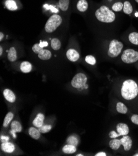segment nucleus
<instances>
[{"mask_svg": "<svg viewBox=\"0 0 138 156\" xmlns=\"http://www.w3.org/2000/svg\"><path fill=\"white\" fill-rule=\"evenodd\" d=\"M3 95L5 99L10 103H12L16 101V96H15L14 93L9 89H5L3 91Z\"/></svg>", "mask_w": 138, "mask_h": 156, "instance_id": "9d476101", "label": "nucleus"}, {"mask_svg": "<svg viewBox=\"0 0 138 156\" xmlns=\"http://www.w3.org/2000/svg\"><path fill=\"white\" fill-rule=\"evenodd\" d=\"M5 5L6 8L10 11H16L18 9L17 3L14 0H6Z\"/></svg>", "mask_w": 138, "mask_h": 156, "instance_id": "a211bd4d", "label": "nucleus"}, {"mask_svg": "<svg viewBox=\"0 0 138 156\" xmlns=\"http://www.w3.org/2000/svg\"><path fill=\"white\" fill-rule=\"evenodd\" d=\"M131 121L134 124L138 125V115H133L131 116Z\"/></svg>", "mask_w": 138, "mask_h": 156, "instance_id": "473e14b6", "label": "nucleus"}, {"mask_svg": "<svg viewBox=\"0 0 138 156\" xmlns=\"http://www.w3.org/2000/svg\"><path fill=\"white\" fill-rule=\"evenodd\" d=\"M63 19L58 14H53L49 18L45 26V30L48 33H52L61 24Z\"/></svg>", "mask_w": 138, "mask_h": 156, "instance_id": "7ed1b4c3", "label": "nucleus"}, {"mask_svg": "<svg viewBox=\"0 0 138 156\" xmlns=\"http://www.w3.org/2000/svg\"><path fill=\"white\" fill-rule=\"evenodd\" d=\"M9 137L8 136H1V141L2 143H5V142H8L9 141Z\"/></svg>", "mask_w": 138, "mask_h": 156, "instance_id": "f704fd0d", "label": "nucleus"}, {"mask_svg": "<svg viewBox=\"0 0 138 156\" xmlns=\"http://www.w3.org/2000/svg\"><path fill=\"white\" fill-rule=\"evenodd\" d=\"M95 16L99 21L104 23H113L116 18L114 11L105 5L101 6L96 11Z\"/></svg>", "mask_w": 138, "mask_h": 156, "instance_id": "f03ea898", "label": "nucleus"}, {"mask_svg": "<svg viewBox=\"0 0 138 156\" xmlns=\"http://www.w3.org/2000/svg\"><path fill=\"white\" fill-rule=\"evenodd\" d=\"M13 118H14V114L12 112H9L7 113L3 122V126L5 128H7L9 126V124H10L11 121L12 120Z\"/></svg>", "mask_w": 138, "mask_h": 156, "instance_id": "bb28decb", "label": "nucleus"}, {"mask_svg": "<svg viewBox=\"0 0 138 156\" xmlns=\"http://www.w3.org/2000/svg\"><path fill=\"white\" fill-rule=\"evenodd\" d=\"M123 48V44L121 42L116 39H113L110 42L107 54L111 58L116 57L121 54Z\"/></svg>", "mask_w": 138, "mask_h": 156, "instance_id": "20e7f679", "label": "nucleus"}, {"mask_svg": "<svg viewBox=\"0 0 138 156\" xmlns=\"http://www.w3.org/2000/svg\"><path fill=\"white\" fill-rule=\"evenodd\" d=\"M87 81L86 75L82 73L76 74L71 80V85L75 88H80L84 86Z\"/></svg>", "mask_w": 138, "mask_h": 156, "instance_id": "423d86ee", "label": "nucleus"}, {"mask_svg": "<svg viewBox=\"0 0 138 156\" xmlns=\"http://www.w3.org/2000/svg\"><path fill=\"white\" fill-rule=\"evenodd\" d=\"M121 60L126 64H133L138 60V52L131 49H126L123 52Z\"/></svg>", "mask_w": 138, "mask_h": 156, "instance_id": "39448f33", "label": "nucleus"}, {"mask_svg": "<svg viewBox=\"0 0 138 156\" xmlns=\"http://www.w3.org/2000/svg\"><path fill=\"white\" fill-rule=\"evenodd\" d=\"M76 8L79 11L81 12H86L88 9L89 3L87 0H79L76 4Z\"/></svg>", "mask_w": 138, "mask_h": 156, "instance_id": "f8f14e48", "label": "nucleus"}, {"mask_svg": "<svg viewBox=\"0 0 138 156\" xmlns=\"http://www.w3.org/2000/svg\"><path fill=\"white\" fill-rule=\"evenodd\" d=\"M20 69L22 72L24 73H27L31 72L32 69V66L29 62L24 61L22 62L20 66Z\"/></svg>", "mask_w": 138, "mask_h": 156, "instance_id": "2eb2a0df", "label": "nucleus"}, {"mask_svg": "<svg viewBox=\"0 0 138 156\" xmlns=\"http://www.w3.org/2000/svg\"><path fill=\"white\" fill-rule=\"evenodd\" d=\"M135 1H136V3H138V0H135Z\"/></svg>", "mask_w": 138, "mask_h": 156, "instance_id": "79ce46f5", "label": "nucleus"}, {"mask_svg": "<svg viewBox=\"0 0 138 156\" xmlns=\"http://www.w3.org/2000/svg\"><path fill=\"white\" fill-rule=\"evenodd\" d=\"M43 48L40 45V44H35L32 47V51L35 54H39V53L40 52L41 50H42Z\"/></svg>", "mask_w": 138, "mask_h": 156, "instance_id": "2f4dec72", "label": "nucleus"}, {"mask_svg": "<svg viewBox=\"0 0 138 156\" xmlns=\"http://www.w3.org/2000/svg\"><path fill=\"white\" fill-rule=\"evenodd\" d=\"M134 155V156H137V155L138 156V154H135V155Z\"/></svg>", "mask_w": 138, "mask_h": 156, "instance_id": "a19ab883", "label": "nucleus"}, {"mask_svg": "<svg viewBox=\"0 0 138 156\" xmlns=\"http://www.w3.org/2000/svg\"><path fill=\"white\" fill-rule=\"evenodd\" d=\"M45 119V116L42 113H39L37 114V116L33 121V124L34 125L39 128L42 125H43V121Z\"/></svg>", "mask_w": 138, "mask_h": 156, "instance_id": "4468645a", "label": "nucleus"}, {"mask_svg": "<svg viewBox=\"0 0 138 156\" xmlns=\"http://www.w3.org/2000/svg\"><path fill=\"white\" fill-rule=\"evenodd\" d=\"M52 56V52L47 49H43L42 50L40 51V52L38 54V57L40 59L43 60H47L51 58Z\"/></svg>", "mask_w": 138, "mask_h": 156, "instance_id": "ddd939ff", "label": "nucleus"}, {"mask_svg": "<svg viewBox=\"0 0 138 156\" xmlns=\"http://www.w3.org/2000/svg\"><path fill=\"white\" fill-rule=\"evenodd\" d=\"M116 111L121 114H126L128 112V108L125 104L118 102L116 104Z\"/></svg>", "mask_w": 138, "mask_h": 156, "instance_id": "5701e85b", "label": "nucleus"}, {"mask_svg": "<svg viewBox=\"0 0 138 156\" xmlns=\"http://www.w3.org/2000/svg\"><path fill=\"white\" fill-rule=\"evenodd\" d=\"M11 128L12 130V133H14H14L21 132L22 129L21 124L18 121H13L11 124Z\"/></svg>", "mask_w": 138, "mask_h": 156, "instance_id": "dca6fc26", "label": "nucleus"}, {"mask_svg": "<svg viewBox=\"0 0 138 156\" xmlns=\"http://www.w3.org/2000/svg\"><path fill=\"white\" fill-rule=\"evenodd\" d=\"M121 93L123 98L126 100L135 98L138 95V86L133 80H126L122 85Z\"/></svg>", "mask_w": 138, "mask_h": 156, "instance_id": "f257e3e1", "label": "nucleus"}, {"mask_svg": "<svg viewBox=\"0 0 138 156\" xmlns=\"http://www.w3.org/2000/svg\"><path fill=\"white\" fill-rule=\"evenodd\" d=\"M77 156H83V155L82 154H78Z\"/></svg>", "mask_w": 138, "mask_h": 156, "instance_id": "ea45409f", "label": "nucleus"}, {"mask_svg": "<svg viewBox=\"0 0 138 156\" xmlns=\"http://www.w3.org/2000/svg\"><path fill=\"white\" fill-rule=\"evenodd\" d=\"M51 47L54 51H58L61 48V43L58 39L53 38L51 41Z\"/></svg>", "mask_w": 138, "mask_h": 156, "instance_id": "b1692460", "label": "nucleus"}, {"mask_svg": "<svg viewBox=\"0 0 138 156\" xmlns=\"http://www.w3.org/2000/svg\"><path fill=\"white\" fill-rule=\"evenodd\" d=\"M1 149L3 151L6 153H12L15 150V146L10 142L3 143L1 145Z\"/></svg>", "mask_w": 138, "mask_h": 156, "instance_id": "9b49d317", "label": "nucleus"}, {"mask_svg": "<svg viewBox=\"0 0 138 156\" xmlns=\"http://www.w3.org/2000/svg\"><path fill=\"white\" fill-rule=\"evenodd\" d=\"M76 151V146L71 144L65 145L63 148V152L65 154H73Z\"/></svg>", "mask_w": 138, "mask_h": 156, "instance_id": "393cba45", "label": "nucleus"}, {"mask_svg": "<svg viewBox=\"0 0 138 156\" xmlns=\"http://www.w3.org/2000/svg\"><path fill=\"white\" fill-rule=\"evenodd\" d=\"M69 6V0H59L58 6L62 11H66Z\"/></svg>", "mask_w": 138, "mask_h": 156, "instance_id": "412c9836", "label": "nucleus"}, {"mask_svg": "<svg viewBox=\"0 0 138 156\" xmlns=\"http://www.w3.org/2000/svg\"><path fill=\"white\" fill-rule=\"evenodd\" d=\"M123 11L126 14H131L133 12V8L132 5L129 1H125L123 3Z\"/></svg>", "mask_w": 138, "mask_h": 156, "instance_id": "4be33fe9", "label": "nucleus"}, {"mask_svg": "<svg viewBox=\"0 0 138 156\" xmlns=\"http://www.w3.org/2000/svg\"><path fill=\"white\" fill-rule=\"evenodd\" d=\"M67 143L69 144L77 146L79 144V141H78V139L77 137H76L75 136L72 135V136H70L69 137H68V138L67 139Z\"/></svg>", "mask_w": 138, "mask_h": 156, "instance_id": "c85d7f7f", "label": "nucleus"}, {"mask_svg": "<svg viewBox=\"0 0 138 156\" xmlns=\"http://www.w3.org/2000/svg\"><path fill=\"white\" fill-rule=\"evenodd\" d=\"M3 47L1 45L0 46V55H3Z\"/></svg>", "mask_w": 138, "mask_h": 156, "instance_id": "58836bf2", "label": "nucleus"}, {"mask_svg": "<svg viewBox=\"0 0 138 156\" xmlns=\"http://www.w3.org/2000/svg\"><path fill=\"white\" fill-rule=\"evenodd\" d=\"M18 55H17V51L14 47H11L9 49V52L8 53V59L9 61L13 62L17 60Z\"/></svg>", "mask_w": 138, "mask_h": 156, "instance_id": "f3484780", "label": "nucleus"}, {"mask_svg": "<svg viewBox=\"0 0 138 156\" xmlns=\"http://www.w3.org/2000/svg\"><path fill=\"white\" fill-rule=\"evenodd\" d=\"M118 136H120V135L118 134V133H116L115 131H111L110 133H109V137L112 139H114V138H116Z\"/></svg>", "mask_w": 138, "mask_h": 156, "instance_id": "72a5a7b5", "label": "nucleus"}, {"mask_svg": "<svg viewBox=\"0 0 138 156\" xmlns=\"http://www.w3.org/2000/svg\"><path fill=\"white\" fill-rule=\"evenodd\" d=\"M66 57L71 62H76L79 60L80 55L77 51L73 49H69L66 52Z\"/></svg>", "mask_w": 138, "mask_h": 156, "instance_id": "0eeeda50", "label": "nucleus"}, {"mask_svg": "<svg viewBox=\"0 0 138 156\" xmlns=\"http://www.w3.org/2000/svg\"><path fill=\"white\" fill-rule=\"evenodd\" d=\"M123 9V3L121 2H116L112 6V9L115 12H119Z\"/></svg>", "mask_w": 138, "mask_h": 156, "instance_id": "cd10ccee", "label": "nucleus"}, {"mask_svg": "<svg viewBox=\"0 0 138 156\" xmlns=\"http://www.w3.org/2000/svg\"><path fill=\"white\" fill-rule=\"evenodd\" d=\"M116 130L120 136H126L129 133V127L125 123H119L116 125Z\"/></svg>", "mask_w": 138, "mask_h": 156, "instance_id": "1a4fd4ad", "label": "nucleus"}, {"mask_svg": "<svg viewBox=\"0 0 138 156\" xmlns=\"http://www.w3.org/2000/svg\"><path fill=\"white\" fill-rule=\"evenodd\" d=\"M29 134L30 136V137H32L33 139H34L35 140H37L40 138L41 133L40 132V131L39 129H36L35 128L31 127V128H30L29 129Z\"/></svg>", "mask_w": 138, "mask_h": 156, "instance_id": "6ab92c4d", "label": "nucleus"}, {"mask_svg": "<svg viewBox=\"0 0 138 156\" xmlns=\"http://www.w3.org/2000/svg\"><path fill=\"white\" fill-rule=\"evenodd\" d=\"M129 41L134 45H138V33L133 32L128 36Z\"/></svg>", "mask_w": 138, "mask_h": 156, "instance_id": "a878e982", "label": "nucleus"}, {"mask_svg": "<svg viewBox=\"0 0 138 156\" xmlns=\"http://www.w3.org/2000/svg\"><path fill=\"white\" fill-rule=\"evenodd\" d=\"M95 155L96 156H106V153L104 152H100L96 154Z\"/></svg>", "mask_w": 138, "mask_h": 156, "instance_id": "c9c22d12", "label": "nucleus"}, {"mask_svg": "<svg viewBox=\"0 0 138 156\" xmlns=\"http://www.w3.org/2000/svg\"><path fill=\"white\" fill-rule=\"evenodd\" d=\"M52 126L51 125H48V124H46V125H42L41 127H40L39 128V130L40 131V132L41 133H47L49 132L50 131V130L52 129Z\"/></svg>", "mask_w": 138, "mask_h": 156, "instance_id": "7c9ffc66", "label": "nucleus"}, {"mask_svg": "<svg viewBox=\"0 0 138 156\" xmlns=\"http://www.w3.org/2000/svg\"><path fill=\"white\" fill-rule=\"evenodd\" d=\"M121 145V139H112V140L109 142V146L113 150H118Z\"/></svg>", "mask_w": 138, "mask_h": 156, "instance_id": "aec40b11", "label": "nucleus"}, {"mask_svg": "<svg viewBox=\"0 0 138 156\" xmlns=\"http://www.w3.org/2000/svg\"><path fill=\"white\" fill-rule=\"evenodd\" d=\"M108 1H110V2H111V1H113V0H108Z\"/></svg>", "mask_w": 138, "mask_h": 156, "instance_id": "37998d69", "label": "nucleus"}, {"mask_svg": "<svg viewBox=\"0 0 138 156\" xmlns=\"http://www.w3.org/2000/svg\"><path fill=\"white\" fill-rule=\"evenodd\" d=\"M4 37H5L4 34H3L2 32L0 33V41H3Z\"/></svg>", "mask_w": 138, "mask_h": 156, "instance_id": "e433bc0d", "label": "nucleus"}, {"mask_svg": "<svg viewBox=\"0 0 138 156\" xmlns=\"http://www.w3.org/2000/svg\"><path fill=\"white\" fill-rule=\"evenodd\" d=\"M121 145H123V146L124 149L125 151H128L131 149L133 145V142H132L131 138L130 136L127 135L123 136L121 139Z\"/></svg>", "mask_w": 138, "mask_h": 156, "instance_id": "6e6552de", "label": "nucleus"}, {"mask_svg": "<svg viewBox=\"0 0 138 156\" xmlns=\"http://www.w3.org/2000/svg\"><path fill=\"white\" fill-rule=\"evenodd\" d=\"M85 60L87 64L91 65V66H94L96 64V58L92 55H88L86 57Z\"/></svg>", "mask_w": 138, "mask_h": 156, "instance_id": "c756f323", "label": "nucleus"}, {"mask_svg": "<svg viewBox=\"0 0 138 156\" xmlns=\"http://www.w3.org/2000/svg\"><path fill=\"white\" fill-rule=\"evenodd\" d=\"M40 45L42 47V48H43V47H45V46H47V42H43V43H42V42H40Z\"/></svg>", "mask_w": 138, "mask_h": 156, "instance_id": "4c0bfd02", "label": "nucleus"}]
</instances>
